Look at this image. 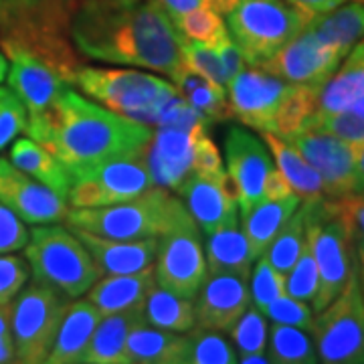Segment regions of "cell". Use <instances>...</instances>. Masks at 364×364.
I'll return each instance as SVG.
<instances>
[{
  "label": "cell",
  "mask_w": 364,
  "mask_h": 364,
  "mask_svg": "<svg viewBox=\"0 0 364 364\" xmlns=\"http://www.w3.org/2000/svg\"><path fill=\"white\" fill-rule=\"evenodd\" d=\"M26 126L28 114L21 97L11 87H0V150L9 148Z\"/></svg>",
  "instance_id": "obj_44"
},
{
  "label": "cell",
  "mask_w": 364,
  "mask_h": 364,
  "mask_svg": "<svg viewBox=\"0 0 364 364\" xmlns=\"http://www.w3.org/2000/svg\"><path fill=\"white\" fill-rule=\"evenodd\" d=\"M287 2L312 21L314 16L332 13L334 9H338L346 2H364V0H287Z\"/></svg>",
  "instance_id": "obj_52"
},
{
  "label": "cell",
  "mask_w": 364,
  "mask_h": 364,
  "mask_svg": "<svg viewBox=\"0 0 364 364\" xmlns=\"http://www.w3.org/2000/svg\"><path fill=\"white\" fill-rule=\"evenodd\" d=\"M223 158L219 148L205 132L195 148V172H223Z\"/></svg>",
  "instance_id": "obj_49"
},
{
  "label": "cell",
  "mask_w": 364,
  "mask_h": 364,
  "mask_svg": "<svg viewBox=\"0 0 364 364\" xmlns=\"http://www.w3.org/2000/svg\"><path fill=\"white\" fill-rule=\"evenodd\" d=\"M304 207L306 237L312 245L320 275V286L312 308L320 312L338 296L340 289L348 282L356 261V249L350 223L340 200L322 196L316 200H304Z\"/></svg>",
  "instance_id": "obj_6"
},
{
  "label": "cell",
  "mask_w": 364,
  "mask_h": 364,
  "mask_svg": "<svg viewBox=\"0 0 364 364\" xmlns=\"http://www.w3.org/2000/svg\"><path fill=\"white\" fill-rule=\"evenodd\" d=\"M267 332H269V326H267L265 314L249 304L247 310L241 314V318L235 322L229 332L233 338L235 350H237V360L249 354H265Z\"/></svg>",
  "instance_id": "obj_39"
},
{
  "label": "cell",
  "mask_w": 364,
  "mask_h": 364,
  "mask_svg": "<svg viewBox=\"0 0 364 364\" xmlns=\"http://www.w3.org/2000/svg\"><path fill=\"white\" fill-rule=\"evenodd\" d=\"M342 59L344 55L328 47L308 26H304L301 33L286 43L265 63H261L259 69L291 83L324 87L326 81L340 67Z\"/></svg>",
  "instance_id": "obj_17"
},
{
  "label": "cell",
  "mask_w": 364,
  "mask_h": 364,
  "mask_svg": "<svg viewBox=\"0 0 364 364\" xmlns=\"http://www.w3.org/2000/svg\"><path fill=\"white\" fill-rule=\"evenodd\" d=\"M71 231L77 235L81 243L87 247L102 275L142 272L146 267H152L156 261L158 237L107 239V237L87 233L77 227H71Z\"/></svg>",
  "instance_id": "obj_22"
},
{
  "label": "cell",
  "mask_w": 364,
  "mask_h": 364,
  "mask_svg": "<svg viewBox=\"0 0 364 364\" xmlns=\"http://www.w3.org/2000/svg\"><path fill=\"white\" fill-rule=\"evenodd\" d=\"M195 316L198 326L231 332L235 322L251 304L249 277L227 272L207 273L203 286L196 291Z\"/></svg>",
  "instance_id": "obj_20"
},
{
  "label": "cell",
  "mask_w": 364,
  "mask_h": 364,
  "mask_svg": "<svg viewBox=\"0 0 364 364\" xmlns=\"http://www.w3.org/2000/svg\"><path fill=\"white\" fill-rule=\"evenodd\" d=\"M114 2H122V4H130V2H138V0H114Z\"/></svg>",
  "instance_id": "obj_59"
},
{
  "label": "cell",
  "mask_w": 364,
  "mask_h": 364,
  "mask_svg": "<svg viewBox=\"0 0 364 364\" xmlns=\"http://www.w3.org/2000/svg\"><path fill=\"white\" fill-rule=\"evenodd\" d=\"M9 75V59L0 53V83Z\"/></svg>",
  "instance_id": "obj_57"
},
{
  "label": "cell",
  "mask_w": 364,
  "mask_h": 364,
  "mask_svg": "<svg viewBox=\"0 0 364 364\" xmlns=\"http://www.w3.org/2000/svg\"><path fill=\"white\" fill-rule=\"evenodd\" d=\"M154 286H156V275H154V265H152L142 272L100 277L91 286L87 299L100 310L102 316L128 312V310H142L144 301Z\"/></svg>",
  "instance_id": "obj_23"
},
{
  "label": "cell",
  "mask_w": 364,
  "mask_h": 364,
  "mask_svg": "<svg viewBox=\"0 0 364 364\" xmlns=\"http://www.w3.org/2000/svg\"><path fill=\"white\" fill-rule=\"evenodd\" d=\"M322 87L299 85L267 73L259 67H245L227 83L231 116L257 132L291 136L304 128L318 109Z\"/></svg>",
  "instance_id": "obj_3"
},
{
  "label": "cell",
  "mask_w": 364,
  "mask_h": 364,
  "mask_svg": "<svg viewBox=\"0 0 364 364\" xmlns=\"http://www.w3.org/2000/svg\"><path fill=\"white\" fill-rule=\"evenodd\" d=\"M261 134H263V142L272 152L275 166L291 186V191L301 198V203L322 198L324 186L320 181V174L310 166V162L301 156L286 138L269 134V132H261Z\"/></svg>",
  "instance_id": "obj_31"
},
{
  "label": "cell",
  "mask_w": 364,
  "mask_h": 364,
  "mask_svg": "<svg viewBox=\"0 0 364 364\" xmlns=\"http://www.w3.org/2000/svg\"><path fill=\"white\" fill-rule=\"evenodd\" d=\"M261 312L265 314L267 320L277 322V324H287V326H298L310 332L314 322L312 310L308 306V301H301L298 298H291L287 294H282L279 298H275L269 301Z\"/></svg>",
  "instance_id": "obj_45"
},
{
  "label": "cell",
  "mask_w": 364,
  "mask_h": 364,
  "mask_svg": "<svg viewBox=\"0 0 364 364\" xmlns=\"http://www.w3.org/2000/svg\"><path fill=\"white\" fill-rule=\"evenodd\" d=\"M14 363V344L11 334V304L0 306V364Z\"/></svg>",
  "instance_id": "obj_53"
},
{
  "label": "cell",
  "mask_w": 364,
  "mask_h": 364,
  "mask_svg": "<svg viewBox=\"0 0 364 364\" xmlns=\"http://www.w3.org/2000/svg\"><path fill=\"white\" fill-rule=\"evenodd\" d=\"M205 132L207 124L193 128L160 126L154 130L146 162L156 186L176 191L195 172V148Z\"/></svg>",
  "instance_id": "obj_19"
},
{
  "label": "cell",
  "mask_w": 364,
  "mask_h": 364,
  "mask_svg": "<svg viewBox=\"0 0 364 364\" xmlns=\"http://www.w3.org/2000/svg\"><path fill=\"white\" fill-rule=\"evenodd\" d=\"M350 112H354V114H358V116L364 117V97L363 100H358L356 104L350 105Z\"/></svg>",
  "instance_id": "obj_58"
},
{
  "label": "cell",
  "mask_w": 364,
  "mask_h": 364,
  "mask_svg": "<svg viewBox=\"0 0 364 364\" xmlns=\"http://www.w3.org/2000/svg\"><path fill=\"white\" fill-rule=\"evenodd\" d=\"M31 267L25 259L0 253V306L11 304L16 294L26 286Z\"/></svg>",
  "instance_id": "obj_46"
},
{
  "label": "cell",
  "mask_w": 364,
  "mask_h": 364,
  "mask_svg": "<svg viewBox=\"0 0 364 364\" xmlns=\"http://www.w3.org/2000/svg\"><path fill=\"white\" fill-rule=\"evenodd\" d=\"M227 176L233 186L239 213L265 200L272 178L277 174L272 152L255 134L233 126L225 136Z\"/></svg>",
  "instance_id": "obj_14"
},
{
  "label": "cell",
  "mask_w": 364,
  "mask_h": 364,
  "mask_svg": "<svg viewBox=\"0 0 364 364\" xmlns=\"http://www.w3.org/2000/svg\"><path fill=\"white\" fill-rule=\"evenodd\" d=\"M142 312L148 324L170 332H188L196 324L193 299L176 296L158 284L150 289Z\"/></svg>",
  "instance_id": "obj_34"
},
{
  "label": "cell",
  "mask_w": 364,
  "mask_h": 364,
  "mask_svg": "<svg viewBox=\"0 0 364 364\" xmlns=\"http://www.w3.org/2000/svg\"><path fill=\"white\" fill-rule=\"evenodd\" d=\"M69 33L81 57L93 61L144 67L170 79L184 65L181 33L158 0H79Z\"/></svg>",
  "instance_id": "obj_1"
},
{
  "label": "cell",
  "mask_w": 364,
  "mask_h": 364,
  "mask_svg": "<svg viewBox=\"0 0 364 364\" xmlns=\"http://www.w3.org/2000/svg\"><path fill=\"white\" fill-rule=\"evenodd\" d=\"M182 332H170L140 320L126 340L128 364H178L181 363Z\"/></svg>",
  "instance_id": "obj_30"
},
{
  "label": "cell",
  "mask_w": 364,
  "mask_h": 364,
  "mask_svg": "<svg viewBox=\"0 0 364 364\" xmlns=\"http://www.w3.org/2000/svg\"><path fill=\"white\" fill-rule=\"evenodd\" d=\"M364 97V39L342 59L318 97V112H344Z\"/></svg>",
  "instance_id": "obj_26"
},
{
  "label": "cell",
  "mask_w": 364,
  "mask_h": 364,
  "mask_svg": "<svg viewBox=\"0 0 364 364\" xmlns=\"http://www.w3.org/2000/svg\"><path fill=\"white\" fill-rule=\"evenodd\" d=\"M73 85L93 102L150 128H154L164 104L178 95L176 85L170 81L136 69L81 65Z\"/></svg>",
  "instance_id": "obj_7"
},
{
  "label": "cell",
  "mask_w": 364,
  "mask_h": 364,
  "mask_svg": "<svg viewBox=\"0 0 364 364\" xmlns=\"http://www.w3.org/2000/svg\"><path fill=\"white\" fill-rule=\"evenodd\" d=\"M9 160L25 174L33 176L35 181H39L41 184L55 191L57 195L67 198L69 186H71V174L63 166V162L43 144L35 142L33 138L14 140Z\"/></svg>",
  "instance_id": "obj_29"
},
{
  "label": "cell",
  "mask_w": 364,
  "mask_h": 364,
  "mask_svg": "<svg viewBox=\"0 0 364 364\" xmlns=\"http://www.w3.org/2000/svg\"><path fill=\"white\" fill-rule=\"evenodd\" d=\"M225 25L249 67H259L310 23L287 0H233Z\"/></svg>",
  "instance_id": "obj_9"
},
{
  "label": "cell",
  "mask_w": 364,
  "mask_h": 364,
  "mask_svg": "<svg viewBox=\"0 0 364 364\" xmlns=\"http://www.w3.org/2000/svg\"><path fill=\"white\" fill-rule=\"evenodd\" d=\"M360 196H364V193H360Z\"/></svg>",
  "instance_id": "obj_60"
},
{
  "label": "cell",
  "mask_w": 364,
  "mask_h": 364,
  "mask_svg": "<svg viewBox=\"0 0 364 364\" xmlns=\"http://www.w3.org/2000/svg\"><path fill=\"white\" fill-rule=\"evenodd\" d=\"M186 210L205 235L213 233L239 213L227 172H193L176 188Z\"/></svg>",
  "instance_id": "obj_21"
},
{
  "label": "cell",
  "mask_w": 364,
  "mask_h": 364,
  "mask_svg": "<svg viewBox=\"0 0 364 364\" xmlns=\"http://www.w3.org/2000/svg\"><path fill=\"white\" fill-rule=\"evenodd\" d=\"M237 363V350L219 330L191 328L184 336L181 363L178 364H233Z\"/></svg>",
  "instance_id": "obj_36"
},
{
  "label": "cell",
  "mask_w": 364,
  "mask_h": 364,
  "mask_svg": "<svg viewBox=\"0 0 364 364\" xmlns=\"http://www.w3.org/2000/svg\"><path fill=\"white\" fill-rule=\"evenodd\" d=\"M207 269L227 272L249 277L251 275V253L245 235L241 231L239 213L207 235Z\"/></svg>",
  "instance_id": "obj_28"
},
{
  "label": "cell",
  "mask_w": 364,
  "mask_h": 364,
  "mask_svg": "<svg viewBox=\"0 0 364 364\" xmlns=\"http://www.w3.org/2000/svg\"><path fill=\"white\" fill-rule=\"evenodd\" d=\"M156 284L176 296L195 299L207 277V257L193 217L184 219L168 233L158 237Z\"/></svg>",
  "instance_id": "obj_13"
},
{
  "label": "cell",
  "mask_w": 364,
  "mask_h": 364,
  "mask_svg": "<svg viewBox=\"0 0 364 364\" xmlns=\"http://www.w3.org/2000/svg\"><path fill=\"white\" fill-rule=\"evenodd\" d=\"M28 243L25 221L0 200V253H14Z\"/></svg>",
  "instance_id": "obj_47"
},
{
  "label": "cell",
  "mask_w": 364,
  "mask_h": 364,
  "mask_svg": "<svg viewBox=\"0 0 364 364\" xmlns=\"http://www.w3.org/2000/svg\"><path fill=\"white\" fill-rule=\"evenodd\" d=\"M286 140L320 174L326 198L356 195V144L316 128H301Z\"/></svg>",
  "instance_id": "obj_15"
},
{
  "label": "cell",
  "mask_w": 364,
  "mask_h": 364,
  "mask_svg": "<svg viewBox=\"0 0 364 364\" xmlns=\"http://www.w3.org/2000/svg\"><path fill=\"white\" fill-rule=\"evenodd\" d=\"M102 320L100 310L90 299H79L69 304L65 316L59 324L47 363L51 364H81L87 350L91 334Z\"/></svg>",
  "instance_id": "obj_24"
},
{
  "label": "cell",
  "mask_w": 364,
  "mask_h": 364,
  "mask_svg": "<svg viewBox=\"0 0 364 364\" xmlns=\"http://www.w3.org/2000/svg\"><path fill=\"white\" fill-rule=\"evenodd\" d=\"M255 269L249 275V294L253 299V306L263 310L269 301L286 294V275L279 273L265 255L255 259Z\"/></svg>",
  "instance_id": "obj_42"
},
{
  "label": "cell",
  "mask_w": 364,
  "mask_h": 364,
  "mask_svg": "<svg viewBox=\"0 0 364 364\" xmlns=\"http://www.w3.org/2000/svg\"><path fill=\"white\" fill-rule=\"evenodd\" d=\"M158 2L168 13L170 18L174 21L182 14L193 13L196 9H213L217 13L225 14L233 0H158Z\"/></svg>",
  "instance_id": "obj_48"
},
{
  "label": "cell",
  "mask_w": 364,
  "mask_h": 364,
  "mask_svg": "<svg viewBox=\"0 0 364 364\" xmlns=\"http://www.w3.org/2000/svg\"><path fill=\"white\" fill-rule=\"evenodd\" d=\"M0 200L28 225H49L67 219V198L0 158Z\"/></svg>",
  "instance_id": "obj_18"
},
{
  "label": "cell",
  "mask_w": 364,
  "mask_h": 364,
  "mask_svg": "<svg viewBox=\"0 0 364 364\" xmlns=\"http://www.w3.org/2000/svg\"><path fill=\"white\" fill-rule=\"evenodd\" d=\"M299 205H301V198L291 193L279 198L261 200L255 207L241 213V231L247 239L251 259H259L265 253L273 237L279 233V229L298 210Z\"/></svg>",
  "instance_id": "obj_25"
},
{
  "label": "cell",
  "mask_w": 364,
  "mask_h": 364,
  "mask_svg": "<svg viewBox=\"0 0 364 364\" xmlns=\"http://www.w3.org/2000/svg\"><path fill=\"white\" fill-rule=\"evenodd\" d=\"M0 47L9 59V87L26 107V134L31 136L45 124L53 105L69 87V83L59 75V71H55L49 63L31 51L9 43H2Z\"/></svg>",
  "instance_id": "obj_16"
},
{
  "label": "cell",
  "mask_w": 364,
  "mask_h": 364,
  "mask_svg": "<svg viewBox=\"0 0 364 364\" xmlns=\"http://www.w3.org/2000/svg\"><path fill=\"white\" fill-rule=\"evenodd\" d=\"M354 249H356V263H358L360 286H363V291H364V247L363 245H356V243H354Z\"/></svg>",
  "instance_id": "obj_55"
},
{
  "label": "cell",
  "mask_w": 364,
  "mask_h": 364,
  "mask_svg": "<svg viewBox=\"0 0 364 364\" xmlns=\"http://www.w3.org/2000/svg\"><path fill=\"white\" fill-rule=\"evenodd\" d=\"M69 296L33 279L11 301L14 363H47L59 324L69 308Z\"/></svg>",
  "instance_id": "obj_10"
},
{
  "label": "cell",
  "mask_w": 364,
  "mask_h": 364,
  "mask_svg": "<svg viewBox=\"0 0 364 364\" xmlns=\"http://www.w3.org/2000/svg\"><path fill=\"white\" fill-rule=\"evenodd\" d=\"M320 286V275H318V265L314 259L312 245L306 237L304 249L299 253L291 269L286 273V294L291 298H298L301 301L312 304Z\"/></svg>",
  "instance_id": "obj_40"
},
{
  "label": "cell",
  "mask_w": 364,
  "mask_h": 364,
  "mask_svg": "<svg viewBox=\"0 0 364 364\" xmlns=\"http://www.w3.org/2000/svg\"><path fill=\"white\" fill-rule=\"evenodd\" d=\"M310 334L320 363L364 364V291L356 261L338 296L314 318Z\"/></svg>",
  "instance_id": "obj_11"
},
{
  "label": "cell",
  "mask_w": 364,
  "mask_h": 364,
  "mask_svg": "<svg viewBox=\"0 0 364 364\" xmlns=\"http://www.w3.org/2000/svg\"><path fill=\"white\" fill-rule=\"evenodd\" d=\"M356 144V195L364 193V140Z\"/></svg>",
  "instance_id": "obj_54"
},
{
  "label": "cell",
  "mask_w": 364,
  "mask_h": 364,
  "mask_svg": "<svg viewBox=\"0 0 364 364\" xmlns=\"http://www.w3.org/2000/svg\"><path fill=\"white\" fill-rule=\"evenodd\" d=\"M152 134L150 126L116 114L67 87L45 124L31 138L49 148L73 172L109 158L140 152L148 148Z\"/></svg>",
  "instance_id": "obj_2"
},
{
  "label": "cell",
  "mask_w": 364,
  "mask_h": 364,
  "mask_svg": "<svg viewBox=\"0 0 364 364\" xmlns=\"http://www.w3.org/2000/svg\"><path fill=\"white\" fill-rule=\"evenodd\" d=\"M188 217L191 213L178 196H172L166 188L152 186L144 195L109 207H71L65 221L107 239H148L168 233Z\"/></svg>",
  "instance_id": "obj_5"
},
{
  "label": "cell",
  "mask_w": 364,
  "mask_h": 364,
  "mask_svg": "<svg viewBox=\"0 0 364 364\" xmlns=\"http://www.w3.org/2000/svg\"><path fill=\"white\" fill-rule=\"evenodd\" d=\"M172 81L176 83V90L182 95V100L193 105L208 124L233 117L225 87L219 83H213L210 79L191 69L186 63L181 67V71Z\"/></svg>",
  "instance_id": "obj_33"
},
{
  "label": "cell",
  "mask_w": 364,
  "mask_h": 364,
  "mask_svg": "<svg viewBox=\"0 0 364 364\" xmlns=\"http://www.w3.org/2000/svg\"><path fill=\"white\" fill-rule=\"evenodd\" d=\"M237 363H269V358H267V354H249V356H241Z\"/></svg>",
  "instance_id": "obj_56"
},
{
  "label": "cell",
  "mask_w": 364,
  "mask_h": 364,
  "mask_svg": "<svg viewBox=\"0 0 364 364\" xmlns=\"http://www.w3.org/2000/svg\"><path fill=\"white\" fill-rule=\"evenodd\" d=\"M304 128H316V130L334 134L348 142H363L364 140V117L354 114L350 109L344 112H314L310 119L304 124Z\"/></svg>",
  "instance_id": "obj_41"
},
{
  "label": "cell",
  "mask_w": 364,
  "mask_h": 364,
  "mask_svg": "<svg viewBox=\"0 0 364 364\" xmlns=\"http://www.w3.org/2000/svg\"><path fill=\"white\" fill-rule=\"evenodd\" d=\"M304 243H306V207L301 203L298 210L279 229V233L273 237V241L263 255L277 272L286 275L299 257Z\"/></svg>",
  "instance_id": "obj_37"
},
{
  "label": "cell",
  "mask_w": 364,
  "mask_h": 364,
  "mask_svg": "<svg viewBox=\"0 0 364 364\" xmlns=\"http://www.w3.org/2000/svg\"><path fill=\"white\" fill-rule=\"evenodd\" d=\"M25 257L35 279L63 291L71 299L90 291L102 277L81 239L57 223L35 227L28 233Z\"/></svg>",
  "instance_id": "obj_8"
},
{
  "label": "cell",
  "mask_w": 364,
  "mask_h": 364,
  "mask_svg": "<svg viewBox=\"0 0 364 364\" xmlns=\"http://www.w3.org/2000/svg\"><path fill=\"white\" fill-rule=\"evenodd\" d=\"M340 205H342L346 217H348V223H350L354 243L364 247V196L352 195L346 196V198H340Z\"/></svg>",
  "instance_id": "obj_50"
},
{
  "label": "cell",
  "mask_w": 364,
  "mask_h": 364,
  "mask_svg": "<svg viewBox=\"0 0 364 364\" xmlns=\"http://www.w3.org/2000/svg\"><path fill=\"white\" fill-rule=\"evenodd\" d=\"M144 320L142 310H128L102 316L93 334H91L87 350L83 354L85 364H128L126 363V340L132 328Z\"/></svg>",
  "instance_id": "obj_27"
},
{
  "label": "cell",
  "mask_w": 364,
  "mask_h": 364,
  "mask_svg": "<svg viewBox=\"0 0 364 364\" xmlns=\"http://www.w3.org/2000/svg\"><path fill=\"white\" fill-rule=\"evenodd\" d=\"M217 53H219V57H221L223 71H225L227 83H229V81H231L239 71H243L245 65H247V63H245L243 53H241V49L235 45L233 39L225 41L223 45H219V47H217Z\"/></svg>",
  "instance_id": "obj_51"
},
{
  "label": "cell",
  "mask_w": 364,
  "mask_h": 364,
  "mask_svg": "<svg viewBox=\"0 0 364 364\" xmlns=\"http://www.w3.org/2000/svg\"><path fill=\"white\" fill-rule=\"evenodd\" d=\"M306 26L322 43L346 57L364 39V2H346L332 13L314 16Z\"/></svg>",
  "instance_id": "obj_32"
},
{
  "label": "cell",
  "mask_w": 364,
  "mask_h": 364,
  "mask_svg": "<svg viewBox=\"0 0 364 364\" xmlns=\"http://www.w3.org/2000/svg\"><path fill=\"white\" fill-rule=\"evenodd\" d=\"M265 354L275 364H314L320 363L312 334L298 326L273 322L267 332Z\"/></svg>",
  "instance_id": "obj_35"
},
{
  "label": "cell",
  "mask_w": 364,
  "mask_h": 364,
  "mask_svg": "<svg viewBox=\"0 0 364 364\" xmlns=\"http://www.w3.org/2000/svg\"><path fill=\"white\" fill-rule=\"evenodd\" d=\"M172 23L184 39L207 43L213 47H219L225 41L231 39L223 14L213 9H196L193 13H186L174 18Z\"/></svg>",
  "instance_id": "obj_38"
},
{
  "label": "cell",
  "mask_w": 364,
  "mask_h": 364,
  "mask_svg": "<svg viewBox=\"0 0 364 364\" xmlns=\"http://www.w3.org/2000/svg\"><path fill=\"white\" fill-rule=\"evenodd\" d=\"M77 4L79 0H0V45L31 51L73 85L83 65L69 33Z\"/></svg>",
  "instance_id": "obj_4"
},
{
  "label": "cell",
  "mask_w": 364,
  "mask_h": 364,
  "mask_svg": "<svg viewBox=\"0 0 364 364\" xmlns=\"http://www.w3.org/2000/svg\"><path fill=\"white\" fill-rule=\"evenodd\" d=\"M182 37V35H181ZM181 53L182 61L191 69L198 71L200 75H205L210 79L213 83H219V85H227V77H225V71H223V63L217 47L207 45V43H198V41H191L182 37L181 41Z\"/></svg>",
  "instance_id": "obj_43"
},
{
  "label": "cell",
  "mask_w": 364,
  "mask_h": 364,
  "mask_svg": "<svg viewBox=\"0 0 364 364\" xmlns=\"http://www.w3.org/2000/svg\"><path fill=\"white\" fill-rule=\"evenodd\" d=\"M146 156L148 148L69 172V205L73 208L109 207L144 195L156 186Z\"/></svg>",
  "instance_id": "obj_12"
}]
</instances>
